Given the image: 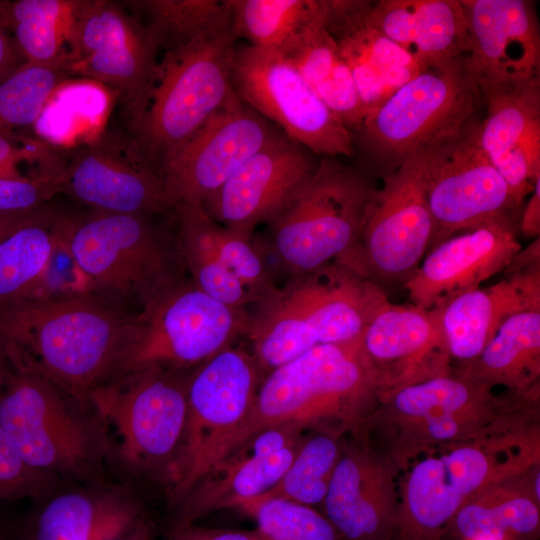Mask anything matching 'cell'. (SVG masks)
I'll list each match as a JSON object with an SVG mask.
<instances>
[{"instance_id":"cell-19","label":"cell","mask_w":540,"mask_h":540,"mask_svg":"<svg viewBox=\"0 0 540 540\" xmlns=\"http://www.w3.org/2000/svg\"><path fill=\"white\" fill-rule=\"evenodd\" d=\"M60 193L94 211L173 214L159 172L130 138L102 136L76 150L61 172Z\"/></svg>"},{"instance_id":"cell-5","label":"cell","mask_w":540,"mask_h":540,"mask_svg":"<svg viewBox=\"0 0 540 540\" xmlns=\"http://www.w3.org/2000/svg\"><path fill=\"white\" fill-rule=\"evenodd\" d=\"M11 368L0 389V427L22 459L60 480L98 483L110 454L105 424L37 371Z\"/></svg>"},{"instance_id":"cell-15","label":"cell","mask_w":540,"mask_h":540,"mask_svg":"<svg viewBox=\"0 0 540 540\" xmlns=\"http://www.w3.org/2000/svg\"><path fill=\"white\" fill-rule=\"evenodd\" d=\"M431 148L387 173L374 191L359 246L361 263L374 280L405 282L431 246L434 222L426 191Z\"/></svg>"},{"instance_id":"cell-27","label":"cell","mask_w":540,"mask_h":540,"mask_svg":"<svg viewBox=\"0 0 540 540\" xmlns=\"http://www.w3.org/2000/svg\"><path fill=\"white\" fill-rule=\"evenodd\" d=\"M371 3L325 0L324 17V27L353 76L365 116L425 70L371 23Z\"/></svg>"},{"instance_id":"cell-8","label":"cell","mask_w":540,"mask_h":540,"mask_svg":"<svg viewBox=\"0 0 540 540\" xmlns=\"http://www.w3.org/2000/svg\"><path fill=\"white\" fill-rule=\"evenodd\" d=\"M154 216L94 210L83 218L66 215V240L94 294L142 307L183 278L175 234Z\"/></svg>"},{"instance_id":"cell-7","label":"cell","mask_w":540,"mask_h":540,"mask_svg":"<svg viewBox=\"0 0 540 540\" xmlns=\"http://www.w3.org/2000/svg\"><path fill=\"white\" fill-rule=\"evenodd\" d=\"M249 318L182 278L130 316L106 384L149 369L197 367L245 334Z\"/></svg>"},{"instance_id":"cell-49","label":"cell","mask_w":540,"mask_h":540,"mask_svg":"<svg viewBox=\"0 0 540 540\" xmlns=\"http://www.w3.org/2000/svg\"><path fill=\"white\" fill-rule=\"evenodd\" d=\"M518 228L527 238L537 239L540 234V178L536 180L531 196L522 212Z\"/></svg>"},{"instance_id":"cell-46","label":"cell","mask_w":540,"mask_h":540,"mask_svg":"<svg viewBox=\"0 0 540 540\" xmlns=\"http://www.w3.org/2000/svg\"><path fill=\"white\" fill-rule=\"evenodd\" d=\"M56 156L44 143L21 135L0 136V177H23L18 170L22 162L49 164Z\"/></svg>"},{"instance_id":"cell-20","label":"cell","mask_w":540,"mask_h":540,"mask_svg":"<svg viewBox=\"0 0 540 540\" xmlns=\"http://www.w3.org/2000/svg\"><path fill=\"white\" fill-rule=\"evenodd\" d=\"M305 432L296 423L272 425L225 453L177 504L173 527L194 524L221 509L237 508L270 490L290 466Z\"/></svg>"},{"instance_id":"cell-52","label":"cell","mask_w":540,"mask_h":540,"mask_svg":"<svg viewBox=\"0 0 540 540\" xmlns=\"http://www.w3.org/2000/svg\"><path fill=\"white\" fill-rule=\"evenodd\" d=\"M0 540H20V534L0 521Z\"/></svg>"},{"instance_id":"cell-11","label":"cell","mask_w":540,"mask_h":540,"mask_svg":"<svg viewBox=\"0 0 540 540\" xmlns=\"http://www.w3.org/2000/svg\"><path fill=\"white\" fill-rule=\"evenodd\" d=\"M265 375L252 352L231 346L189 375L185 429L163 481L172 503L177 505L223 455Z\"/></svg>"},{"instance_id":"cell-24","label":"cell","mask_w":540,"mask_h":540,"mask_svg":"<svg viewBox=\"0 0 540 540\" xmlns=\"http://www.w3.org/2000/svg\"><path fill=\"white\" fill-rule=\"evenodd\" d=\"M479 86L540 77V29L527 0H460Z\"/></svg>"},{"instance_id":"cell-6","label":"cell","mask_w":540,"mask_h":540,"mask_svg":"<svg viewBox=\"0 0 540 540\" xmlns=\"http://www.w3.org/2000/svg\"><path fill=\"white\" fill-rule=\"evenodd\" d=\"M238 39L232 24L163 54L131 141L158 172L163 161L236 94L231 73ZM160 174V172H159Z\"/></svg>"},{"instance_id":"cell-36","label":"cell","mask_w":540,"mask_h":540,"mask_svg":"<svg viewBox=\"0 0 540 540\" xmlns=\"http://www.w3.org/2000/svg\"><path fill=\"white\" fill-rule=\"evenodd\" d=\"M229 6L237 39L282 54L325 17V0H229Z\"/></svg>"},{"instance_id":"cell-10","label":"cell","mask_w":540,"mask_h":540,"mask_svg":"<svg viewBox=\"0 0 540 540\" xmlns=\"http://www.w3.org/2000/svg\"><path fill=\"white\" fill-rule=\"evenodd\" d=\"M375 188L355 168L321 157L301 193L271 228L272 251L292 277L332 261L364 268L362 230Z\"/></svg>"},{"instance_id":"cell-29","label":"cell","mask_w":540,"mask_h":540,"mask_svg":"<svg viewBox=\"0 0 540 540\" xmlns=\"http://www.w3.org/2000/svg\"><path fill=\"white\" fill-rule=\"evenodd\" d=\"M371 23L424 69L467 56L470 50L460 0L372 1Z\"/></svg>"},{"instance_id":"cell-51","label":"cell","mask_w":540,"mask_h":540,"mask_svg":"<svg viewBox=\"0 0 540 540\" xmlns=\"http://www.w3.org/2000/svg\"><path fill=\"white\" fill-rule=\"evenodd\" d=\"M11 369L10 362L0 344V389L9 377Z\"/></svg>"},{"instance_id":"cell-50","label":"cell","mask_w":540,"mask_h":540,"mask_svg":"<svg viewBox=\"0 0 540 540\" xmlns=\"http://www.w3.org/2000/svg\"><path fill=\"white\" fill-rule=\"evenodd\" d=\"M24 61L10 31L0 17V78L10 73Z\"/></svg>"},{"instance_id":"cell-44","label":"cell","mask_w":540,"mask_h":540,"mask_svg":"<svg viewBox=\"0 0 540 540\" xmlns=\"http://www.w3.org/2000/svg\"><path fill=\"white\" fill-rule=\"evenodd\" d=\"M60 484L56 476L29 466L0 427V505L24 498L40 500Z\"/></svg>"},{"instance_id":"cell-32","label":"cell","mask_w":540,"mask_h":540,"mask_svg":"<svg viewBox=\"0 0 540 540\" xmlns=\"http://www.w3.org/2000/svg\"><path fill=\"white\" fill-rule=\"evenodd\" d=\"M453 369L493 389L539 396L540 310L509 316L474 360Z\"/></svg>"},{"instance_id":"cell-33","label":"cell","mask_w":540,"mask_h":540,"mask_svg":"<svg viewBox=\"0 0 540 540\" xmlns=\"http://www.w3.org/2000/svg\"><path fill=\"white\" fill-rule=\"evenodd\" d=\"M283 55L294 64L329 111L355 136L362 126L365 111L353 76L324 24L309 27Z\"/></svg>"},{"instance_id":"cell-45","label":"cell","mask_w":540,"mask_h":540,"mask_svg":"<svg viewBox=\"0 0 540 540\" xmlns=\"http://www.w3.org/2000/svg\"><path fill=\"white\" fill-rule=\"evenodd\" d=\"M63 167L23 177H0V212L29 211L45 206L60 193Z\"/></svg>"},{"instance_id":"cell-38","label":"cell","mask_w":540,"mask_h":540,"mask_svg":"<svg viewBox=\"0 0 540 540\" xmlns=\"http://www.w3.org/2000/svg\"><path fill=\"white\" fill-rule=\"evenodd\" d=\"M346 437L330 431H306L279 482L253 499L278 498L311 507L322 505Z\"/></svg>"},{"instance_id":"cell-37","label":"cell","mask_w":540,"mask_h":540,"mask_svg":"<svg viewBox=\"0 0 540 540\" xmlns=\"http://www.w3.org/2000/svg\"><path fill=\"white\" fill-rule=\"evenodd\" d=\"M148 29L158 50L177 49L231 22L229 0H135L122 2Z\"/></svg>"},{"instance_id":"cell-31","label":"cell","mask_w":540,"mask_h":540,"mask_svg":"<svg viewBox=\"0 0 540 540\" xmlns=\"http://www.w3.org/2000/svg\"><path fill=\"white\" fill-rule=\"evenodd\" d=\"M540 464L466 501L448 529L462 540H535L540 531Z\"/></svg>"},{"instance_id":"cell-30","label":"cell","mask_w":540,"mask_h":540,"mask_svg":"<svg viewBox=\"0 0 540 540\" xmlns=\"http://www.w3.org/2000/svg\"><path fill=\"white\" fill-rule=\"evenodd\" d=\"M59 487L37 500L28 540H118L142 523L138 504L123 492Z\"/></svg>"},{"instance_id":"cell-21","label":"cell","mask_w":540,"mask_h":540,"mask_svg":"<svg viewBox=\"0 0 540 540\" xmlns=\"http://www.w3.org/2000/svg\"><path fill=\"white\" fill-rule=\"evenodd\" d=\"M399 472L364 434L347 436L321 505L343 540H394Z\"/></svg>"},{"instance_id":"cell-26","label":"cell","mask_w":540,"mask_h":540,"mask_svg":"<svg viewBox=\"0 0 540 540\" xmlns=\"http://www.w3.org/2000/svg\"><path fill=\"white\" fill-rule=\"evenodd\" d=\"M276 293L314 330L319 344L359 338L386 297L374 279L347 261H332L292 277Z\"/></svg>"},{"instance_id":"cell-34","label":"cell","mask_w":540,"mask_h":540,"mask_svg":"<svg viewBox=\"0 0 540 540\" xmlns=\"http://www.w3.org/2000/svg\"><path fill=\"white\" fill-rule=\"evenodd\" d=\"M175 240L184 269L191 281L211 298L244 310L254 300L223 263L213 233V220L202 207L180 205L173 209Z\"/></svg>"},{"instance_id":"cell-9","label":"cell","mask_w":540,"mask_h":540,"mask_svg":"<svg viewBox=\"0 0 540 540\" xmlns=\"http://www.w3.org/2000/svg\"><path fill=\"white\" fill-rule=\"evenodd\" d=\"M482 102L467 55L428 67L396 90L366 114L354 140L391 172L463 129Z\"/></svg>"},{"instance_id":"cell-47","label":"cell","mask_w":540,"mask_h":540,"mask_svg":"<svg viewBox=\"0 0 540 540\" xmlns=\"http://www.w3.org/2000/svg\"><path fill=\"white\" fill-rule=\"evenodd\" d=\"M172 540H267L261 532L254 530H230L203 528L194 524L173 527Z\"/></svg>"},{"instance_id":"cell-40","label":"cell","mask_w":540,"mask_h":540,"mask_svg":"<svg viewBox=\"0 0 540 540\" xmlns=\"http://www.w3.org/2000/svg\"><path fill=\"white\" fill-rule=\"evenodd\" d=\"M60 216L54 211L0 241V306L29 295L49 258Z\"/></svg>"},{"instance_id":"cell-18","label":"cell","mask_w":540,"mask_h":540,"mask_svg":"<svg viewBox=\"0 0 540 540\" xmlns=\"http://www.w3.org/2000/svg\"><path fill=\"white\" fill-rule=\"evenodd\" d=\"M281 131L246 160L202 205L221 226L252 237L261 224H272L313 176L319 160Z\"/></svg>"},{"instance_id":"cell-35","label":"cell","mask_w":540,"mask_h":540,"mask_svg":"<svg viewBox=\"0 0 540 540\" xmlns=\"http://www.w3.org/2000/svg\"><path fill=\"white\" fill-rule=\"evenodd\" d=\"M83 3L84 0L0 1V17L25 61L66 63L69 35Z\"/></svg>"},{"instance_id":"cell-14","label":"cell","mask_w":540,"mask_h":540,"mask_svg":"<svg viewBox=\"0 0 540 540\" xmlns=\"http://www.w3.org/2000/svg\"><path fill=\"white\" fill-rule=\"evenodd\" d=\"M231 82L240 100L314 155L354 154L353 133L329 111L285 55L237 43Z\"/></svg>"},{"instance_id":"cell-12","label":"cell","mask_w":540,"mask_h":540,"mask_svg":"<svg viewBox=\"0 0 540 540\" xmlns=\"http://www.w3.org/2000/svg\"><path fill=\"white\" fill-rule=\"evenodd\" d=\"M188 379L184 371L149 369L92 392L90 408L115 429L127 467L164 481L185 429Z\"/></svg>"},{"instance_id":"cell-3","label":"cell","mask_w":540,"mask_h":540,"mask_svg":"<svg viewBox=\"0 0 540 540\" xmlns=\"http://www.w3.org/2000/svg\"><path fill=\"white\" fill-rule=\"evenodd\" d=\"M383 394L380 375L364 351L361 336L316 345L265 375L250 412L223 455L257 431L281 423L343 436L364 434Z\"/></svg>"},{"instance_id":"cell-28","label":"cell","mask_w":540,"mask_h":540,"mask_svg":"<svg viewBox=\"0 0 540 540\" xmlns=\"http://www.w3.org/2000/svg\"><path fill=\"white\" fill-rule=\"evenodd\" d=\"M505 272L496 284L436 309L448 354L458 365L474 360L509 316L540 310V264Z\"/></svg>"},{"instance_id":"cell-53","label":"cell","mask_w":540,"mask_h":540,"mask_svg":"<svg viewBox=\"0 0 540 540\" xmlns=\"http://www.w3.org/2000/svg\"><path fill=\"white\" fill-rule=\"evenodd\" d=\"M129 540H150V533L144 524L139 526L132 534Z\"/></svg>"},{"instance_id":"cell-42","label":"cell","mask_w":540,"mask_h":540,"mask_svg":"<svg viewBox=\"0 0 540 540\" xmlns=\"http://www.w3.org/2000/svg\"><path fill=\"white\" fill-rule=\"evenodd\" d=\"M212 233L223 263L255 303L277 290L267 261L254 246L252 237L229 230L215 221L212 223Z\"/></svg>"},{"instance_id":"cell-4","label":"cell","mask_w":540,"mask_h":540,"mask_svg":"<svg viewBox=\"0 0 540 540\" xmlns=\"http://www.w3.org/2000/svg\"><path fill=\"white\" fill-rule=\"evenodd\" d=\"M538 464L539 420L420 455L398 480L394 540H440L471 497Z\"/></svg>"},{"instance_id":"cell-13","label":"cell","mask_w":540,"mask_h":540,"mask_svg":"<svg viewBox=\"0 0 540 540\" xmlns=\"http://www.w3.org/2000/svg\"><path fill=\"white\" fill-rule=\"evenodd\" d=\"M158 52L148 29L122 4L84 0L69 35L66 64L71 75L116 91L130 127L146 109Z\"/></svg>"},{"instance_id":"cell-41","label":"cell","mask_w":540,"mask_h":540,"mask_svg":"<svg viewBox=\"0 0 540 540\" xmlns=\"http://www.w3.org/2000/svg\"><path fill=\"white\" fill-rule=\"evenodd\" d=\"M236 509L252 518L267 540H343L314 507L278 499H252Z\"/></svg>"},{"instance_id":"cell-17","label":"cell","mask_w":540,"mask_h":540,"mask_svg":"<svg viewBox=\"0 0 540 540\" xmlns=\"http://www.w3.org/2000/svg\"><path fill=\"white\" fill-rule=\"evenodd\" d=\"M280 130L235 95L161 164L173 209L200 206Z\"/></svg>"},{"instance_id":"cell-1","label":"cell","mask_w":540,"mask_h":540,"mask_svg":"<svg viewBox=\"0 0 540 540\" xmlns=\"http://www.w3.org/2000/svg\"><path fill=\"white\" fill-rule=\"evenodd\" d=\"M130 316L97 294L22 299L0 306V344L11 365L37 371L90 410V395L107 383Z\"/></svg>"},{"instance_id":"cell-2","label":"cell","mask_w":540,"mask_h":540,"mask_svg":"<svg viewBox=\"0 0 540 540\" xmlns=\"http://www.w3.org/2000/svg\"><path fill=\"white\" fill-rule=\"evenodd\" d=\"M539 420V396L493 388L450 372L384 393L364 434L399 474L435 449Z\"/></svg>"},{"instance_id":"cell-48","label":"cell","mask_w":540,"mask_h":540,"mask_svg":"<svg viewBox=\"0 0 540 540\" xmlns=\"http://www.w3.org/2000/svg\"><path fill=\"white\" fill-rule=\"evenodd\" d=\"M54 211L53 208L45 205L29 211L0 212V241L15 231L48 217Z\"/></svg>"},{"instance_id":"cell-16","label":"cell","mask_w":540,"mask_h":540,"mask_svg":"<svg viewBox=\"0 0 540 540\" xmlns=\"http://www.w3.org/2000/svg\"><path fill=\"white\" fill-rule=\"evenodd\" d=\"M477 127L474 119L431 148L426 191L434 236L429 250L460 232L514 219L519 209L505 180L481 148Z\"/></svg>"},{"instance_id":"cell-25","label":"cell","mask_w":540,"mask_h":540,"mask_svg":"<svg viewBox=\"0 0 540 540\" xmlns=\"http://www.w3.org/2000/svg\"><path fill=\"white\" fill-rule=\"evenodd\" d=\"M361 342L384 393L452 370L438 310L394 304L385 297L371 314Z\"/></svg>"},{"instance_id":"cell-22","label":"cell","mask_w":540,"mask_h":540,"mask_svg":"<svg viewBox=\"0 0 540 540\" xmlns=\"http://www.w3.org/2000/svg\"><path fill=\"white\" fill-rule=\"evenodd\" d=\"M521 249L514 219L488 222L432 247L404 288L411 304L440 309L504 271Z\"/></svg>"},{"instance_id":"cell-43","label":"cell","mask_w":540,"mask_h":540,"mask_svg":"<svg viewBox=\"0 0 540 540\" xmlns=\"http://www.w3.org/2000/svg\"><path fill=\"white\" fill-rule=\"evenodd\" d=\"M65 217L66 215L61 214L56 223L49 258L39 279L25 299L49 300L94 294L89 278L76 261L66 240Z\"/></svg>"},{"instance_id":"cell-39","label":"cell","mask_w":540,"mask_h":540,"mask_svg":"<svg viewBox=\"0 0 540 540\" xmlns=\"http://www.w3.org/2000/svg\"><path fill=\"white\" fill-rule=\"evenodd\" d=\"M71 76L66 63L24 61L0 78V136L32 126L54 92Z\"/></svg>"},{"instance_id":"cell-23","label":"cell","mask_w":540,"mask_h":540,"mask_svg":"<svg viewBox=\"0 0 540 540\" xmlns=\"http://www.w3.org/2000/svg\"><path fill=\"white\" fill-rule=\"evenodd\" d=\"M480 89L487 113L479 144L520 208L540 178V77Z\"/></svg>"}]
</instances>
